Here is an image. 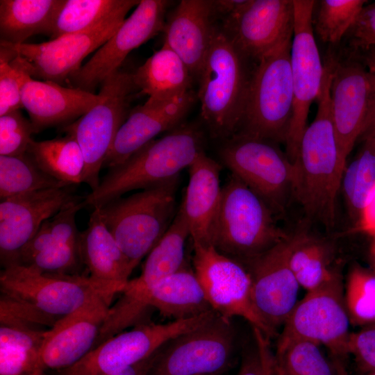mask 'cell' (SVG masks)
Listing matches in <instances>:
<instances>
[{
  "mask_svg": "<svg viewBox=\"0 0 375 375\" xmlns=\"http://www.w3.org/2000/svg\"><path fill=\"white\" fill-rule=\"evenodd\" d=\"M331 69L324 65L318 108L301 140L296 161L294 199L310 222L331 231L336 224L337 200L347 158L340 147L331 103Z\"/></svg>",
  "mask_w": 375,
  "mask_h": 375,
  "instance_id": "obj_1",
  "label": "cell"
},
{
  "mask_svg": "<svg viewBox=\"0 0 375 375\" xmlns=\"http://www.w3.org/2000/svg\"><path fill=\"white\" fill-rule=\"evenodd\" d=\"M203 133L197 126H178L110 169L97 188L83 198V208H101L127 192L144 190L178 176L203 151Z\"/></svg>",
  "mask_w": 375,
  "mask_h": 375,
  "instance_id": "obj_2",
  "label": "cell"
},
{
  "mask_svg": "<svg viewBox=\"0 0 375 375\" xmlns=\"http://www.w3.org/2000/svg\"><path fill=\"white\" fill-rule=\"evenodd\" d=\"M256 65L217 27L198 92L201 117L214 138L225 140L237 133Z\"/></svg>",
  "mask_w": 375,
  "mask_h": 375,
  "instance_id": "obj_3",
  "label": "cell"
},
{
  "mask_svg": "<svg viewBox=\"0 0 375 375\" xmlns=\"http://www.w3.org/2000/svg\"><path fill=\"white\" fill-rule=\"evenodd\" d=\"M265 201L232 174L222 186L211 245L239 262L269 250L290 235Z\"/></svg>",
  "mask_w": 375,
  "mask_h": 375,
  "instance_id": "obj_4",
  "label": "cell"
},
{
  "mask_svg": "<svg viewBox=\"0 0 375 375\" xmlns=\"http://www.w3.org/2000/svg\"><path fill=\"white\" fill-rule=\"evenodd\" d=\"M178 176L110 201L103 219L133 271L170 226L176 212Z\"/></svg>",
  "mask_w": 375,
  "mask_h": 375,
  "instance_id": "obj_5",
  "label": "cell"
},
{
  "mask_svg": "<svg viewBox=\"0 0 375 375\" xmlns=\"http://www.w3.org/2000/svg\"><path fill=\"white\" fill-rule=\"evenodd\" d=\"M292 38L256 63L237 133L285 144L294 108Z\"/></svg>",
  "mask_w": 375,
  "mask_h": 375,
  "instance_id": "obj_6",
  "label": "cell"
},
{
  "mask_svg": "<svg viewBox=\"0 0 375 375\" xmlns=\"http://www.w3.org/2000/svg\"><path fill=\"white\" fill-rule=\"evenodd\" d=\"M224 141L219 150L222 162L276 217L283 215L294 199L296 169L280 144L238 133Z\"/></svg>",
  "mask_w": 375,
  "mask_h": 375,
  "instance_id": "obj_7",
  "label": "cell"
},
{
  "mask_svg": "<svg viewBox=\"0 0 375 375\" xmlns=\"http://www.w3.org/2000/svg\"><path fill=\"white\" fill-rule=\"evenodd\" d=\"M133 74L119 69L100 85L97 103L74 122L63 127L77 140L85 160L83 182L94 191L99 172L115 136L128 117L133 92Z\"/></svg>",
  "mask_w": 375,
  "mask_h": 375,
  "instance_id": "obj_8",
  "label": "cell"
},
{
  "mask_svg": "<svg viewBox=\"0 0 375 375\" xmlns=\"http://www.w3.org/2000/svg\"><path fill=\"white\" fill-rule=\"evenodd\" d=\"M350 324L340 269L297 303L283 324L278 342L310 341L325 346L333 357L342 360L349 355Z\"/></svg>",
  "mask_w": 375,
  "mask_h": 375,
  "instance_id": "obj_9",
  "label": "cell"
},
{
  "mask_svg": "<svg viewBox=\"0 0 375 375\" xmlns=\"http://www.w3.org/2000/svg\"><path fill=\"white\" fill-rule=\"evenodd\" d=\"M236 344L232 321L216 313L165 343L149 375H217L231 364Z\"/></svg>",
  "mask_w": 375,
  "mask_h": 375,
  "instance_id": "obj_10",
  "label": "cell"
},
{
  "mask_svg": "<svg viewBox=\"0 0 375 375\" xmlns=\"http://www.w3.org/2000/svg\"><path fill=\"white\" fill-rule=\"evenodd\" d=\"M0 288L2 294L57 319L76 311L97 297L115 295L89 276L44 273L22 265L3 268Z\"/></svg>",
  "mask_w": 375,
  "mask_h": 375,
  "instance_id": "obj_11",
  "label": "cell"
},
{
  "mask_svg": "<svg viewBox=\"0 0 375 375\" xmlns=\"http://www.w3.org/2000/svg\"><path fill=\"white\" fill-rule=\"evenodd\" d=\"M213 310L197 317L165 324L140 323L108 338L78 362L60 371L61 375H108L148 358L172 338L212 318Z\"/></svg>",
  "mask_w": 375,
  "mask_h": 375,
  "instance_id": "obj_12",
  "label": "cell"
},
{
  "mask_svg": "<svg viewBox=\"0 0 375 375\" xmlns=\"http://www.w3.org/2000/svg\"><path fill=\"white\" fill-rule=\"evenodd\" d=\"M192 245L194 272L212 309L227 319L242 317L269 338L274 337L255 308L247 268L210 244Z\"/></svg>",
  "mask_w": 375,
  "mask_h": 375,
  "instance_id": "obj_13",
  "label": "cell"
},
{
  "mask_svg": "<svg viewBox=\"0 0 375 375\" xmlns=\"http://www.w3.org/2000/svg\"><path fill=\"white\" fill-rule=\"evenodd\" d=\"M294 18L290 62L294 108L285 153L292 162L297 160L302 135L307 128L310 107L322 86L324 65L315 39L312 16L316 1L293 0Z\"/></svg>",
  "mask_w": 375,
  "mask_h": 375,
  "instance_id": "obj_14",
  "label": "cell"
},
{
  "mask_svg": "<svg viewBox=\"0 0 375 375\" xmlns=\"http://www.w3.org/2000/svg\"><path fill=\"white\" fill-rule=\"evenodd\" d=\"M171 1L140 0L117 31L68 80L73 88L94 93L110 74L120 69L133 49L163 32Z\"/></svg>",
  "mask_w": 375,
  "mask_h": 375,
  "instance_id": "obj_15",
  "label": "cell"
},
{
  "mask_svg": "<svg viewBox=\"0 0 375 375\" xmlns=\"http://www.w3.org/2000/svg\"><path fill=\"white\" fill-rule=\"evenodd\" d=\"M131 9L117 12L87 31L62 35L45 42L1 43L24 60L32 77L60 84L76 72L83 60L117 31Z\"/></svg>",
  "mask_w": 375,
  "mask_h": 375,
  "instance_id": "obj_16",
  "label": "cell"
},
{
  "mask_svg": "<svg viewBox=\"0 0 375 375\" xmlns=\"http://www.w3.org/2000/svg\"><path fill=\"white\" fill-rule=\"evenodd\" d=\"M296 239L297 232L290 233L265 252L240 262L251 278L255 308L274 336L298 302L300 285L290 265Z\"/></svg>",
  "mask_w": 375,
  "mask_h": 375,
  "instance_id": "obj_17",
  "label": "cell"
},
{
  "mask_svg": "<svg viewBox=\"0 0 375 375\" xmlns=\"http://www.w3.org/2000/svg\"><path fill=\"white\" fill-rule=\"evenodd\" d=\"M293 0H244L224 18L222 30L248 59L258 63L293 36Z\"/></svg>",
  "mask_w": 375,
  "mask_h": 375,
  "instance_id": "obj_18",
  "label": "cell"
},
{
  "mask_svg": "<svg viewBox=\"0 0 375 375\" xmlns=\"http://www.w3.org/2000/svg\"><path fill=\"white\" fill-rule=\"evenodd\" d=\"M331 68V103L337 139L347 158L360 135L369 99L367 69L356 51H328Z\"/></svg>",
  "mask_w": 375,
  "mask_h": 375,
  "instance_id": "obj_19",
  "label": "cell"
},
{
  "mask_svg": "<svg viewBox=\"0 0 375 375\" xmlns=\"http://www.w3.org/2000/svg\"><path fill=\"white\" fill-rule=\"evenodd\" d=\"M78 197L71 186L51 188L1 199L0 260L3 268L19 256L42 223Z\"/></svg>",
  "mask_w": 375,
  "mask_h": 375,
  "instance_id": "obj_20",
  "label": "cell"
},
{
  "mask_svg": "<svg viewBox=\"0 0 375 375\" xmlns=\"http://www.w3.org/2000/svg\"><path fill=\"white\" fill-rule=\"evenodd\" d=\"M112 299L97 297L46 331L40 352L43 371L70 367L94 349Z\"/></svg>",
  "mask_w": 375,
  "mask_h": 375,
  "instance_id": "obj_21",
  "label": "cell"
},
{
  "mask_svg": "<svg viewBox=\"0 0 375 375\" xmlns=\"http://www.w3.org/2000/svg\"><path fill=\"white\" fill-rule=\"evenodd\" d=\"M194 97L192 91L171 99L149 97L132 110L119 128L103 167L122 164L160 133L178 127Z\"/></svg>",
  "mask_w": 375,
  "mask_h": 375,
  "instance_id": "obj_22",
  "label": "cell"
},
{
  "mask_svg": "<svg viewBox=\"0 0 375 375\" xmlns=\"http://www.w3.org/2000/svg\"><path fill=\"white\" fill-rule=\"evenodd\" d=\"M213 1L182 0L167 17L166 43L198 78L217 29Z\"/></svg>",
  "mask_w": 375,
  "mask_h": 375,
  "instance_id": "obj_23",
  "label": "cell"
},
{
  "mask_svg": "<svg viewBox=\"0 0 375 375\" xmlns=\"http://www.w3.org/2000/svg\"><path fill=\"white\" fill-rule=\"evenodd\" d=\"M99 99L98 94L33 78L26 82L22 92V106L28 114L34 133L74 122Z\"/></svg>",
  "mask_w": 375,
  "mask_h": 375,
  "instance_id": "obj_24",
  "label": "cell"
},
{
  "mask_svg": "<svg viewBox=\"0 0 375 375\" xmlns=\"http://www.w3.org/2000/svg\"><path fill=\"white\" fill-rule=\"evenodd\" d=\"M188 169L189 181L179 210L192 242L211 245L222 196L221 166L201 151Z\"/></svg>",
  "mask_w": 375,
  "mask_h": 375,
  "instance_id": "obj_25",
  "label": "cell"
},
{
  "mask_svg": "<svg viewBox=\"0 0 375 375\" xmlns=\"http://www.w3.org/2000/svg\"><path fill=\"white\" fill-rule=\"evenodd\" d=\"M79 251L92 281L115 294L123 291L133 271L99 208H93L88 227L80 233Z\"/></svg>",
  "mask_w": 375,
  "mask_h": 375,
  "instance_id": "obj_26",
  "label": "cell"
},
{
  "mask_svg": "<svg viewBox=\"0 0 375 375\" xmlns=\"http://www.w3.org/2000/svg\"><path fill=\"white\" fill-rule=\"evenodd\" d=\"M140 303L174 320L192 318L213 310L195 272L186 265L152 285L142 295Z\"/></svg>",
  "mask_w": 375,
  "mask_h": 375,
  "instance_id": "obj_27",
  "label": "cell"
},
{
  "mask_svg": "<svg viewBox=\"0 0 375 375\" xmlns=\"http://www.w3.org/2000/svg\"><path fill=\"white\" fill-rule=\"evenodd\" d=\"M189 237L188 224L178 209L169 228L147 256L140 275L129 279L121 295L142 305L140 299L147 290L185 265V246Z\"/></svg>",
  "mask_w": 375,
  "mask_h": 375,
  "instance_id": "obj_28",
  "label": "cell"
},
{
  "mask_svg": "<svg viewBox=\"0 0 375 375\" xmlns=\"http://www.w3.org/2000/svg\"><path fill=\"white\" fill-rule=\"evenodd\" d=\"M133 77L137 88L150 98L171 99L190 91V70L165 42L133 73Z\"/></svg>",
  "mask_w": 375,
  "mask_h": 375,
  "instance_id": "obj_29",
  "label": "cell"
},
{
  "mask_svg": "<svg viewBox=\"0 0 375 375\" xmlns=\"http://www.w3.org/2000/svg\"><path fill=\"white\" fill-rule=\"evenodd\" d=\"M65 0H1V42L25 43L37 34L51 35Z\"/></svg>",
  "mask_w": 375,
  "mask_h": 375,
  "instance_id": "obj_30",
  "label": "cell"
},
{
  "mask_svg": "<svg viewBox=\"0 0 375 375\" xmlns=\"http://www.w3.org/2000/svg\"><path fill=\"white\" fill-rule=\"evenodd\" d=\"M292 249L290 265L300 285L312 290L328 281L338 269L336 245L333 238L299 229Z\"/></svg>",
  "mask_w": 375,
  "mask_h": 375,
  "instance_id": "obj_31",
  "label": "cell"
},
{
  "mask_svg": "<svg viewBox=\"0 0 375 375\" xmlns=\"http://www.w3.org/2000/svg\"><path fill=\"white\" fill-rule=\"evenodd\" d=\"M358 141L362 146L356 158L346 165L340 186L349 217L356 231L375 189V131L363 134Z\"/></svg>",
  "mask_w": 375,
  "mask_h": 375,
  "instance_id": "obj_32",
  "label": "cell"
},
{
  "mask_svg": "<svg viewBox=\"0 0 375 375\" xmlns=\"http://www.w3.org/2000/svg\"><path fill=\"white\" fill-rule=\"evenodd\" d=\"M26 153L45 173L66 186L83 182L85 160L76 138L69 133L51 140H32Z\"/></svg>",
  "mask_w": 375,
  "mask_h": 375,
  "instance_id": "obj_33",
  "label": "cell"
},
{
  "mask_svg": "<svg viewBox=\"0 0 375 375\" xmlns=\"http://www.w3.org/2000/svg\"><path fill=\"white\" fill-rule=\"evenodd\" d=\"M46 331L0 325V375H42L40 352Z\"/></svg>",
  "mask_w": 375,
  "mask_h": 375,
  "instance_id": "obj_34",
  "label": "cell"
},
{
  "mask_svg": "<svg viewBox=\"0 0 375 375\" xmlns=\"http://www.w3.org/2000/svg\"><path fill=\"white\" fill-rule=\"evenodd\" d=\"M138 0H65L55 19L51 38L85 32L113 15L136 7Z\"/></svg>",
  "mask_w": 375,
  "mask_h": 375,
  "instance_id": "obj_35",
  "label": "cell"
},
{
  "mask_svg": "<svg viewBox=\"0 0 375 375\" xmlns=\"http://www.w3.org/2000/svg\"><path fill=\"white\" fill-rule=\"evenodd\" d=\"M276 375H339L334 359L320 345L302 340L277 342L274 353Z\"/></svg>",
  "mask_w": 375,
  "mask_h": 375,
  "instance_id": "obj_36",
  "label": "cell"
},
{
  "mask_svg": "<svg viewBox=\"0 0 375 375\" xmlns=\"http://www.w3.org/2000/svg\"><path fill=\"white\" fill-rule=\"evenodd\" d=\"M67 187L40 169L27 153L0 156V198Z\"/></svg>",
  "mask_w": 375,
  "mask_h": 375,
  "instance_id": "obj_37",
  "label": "cell"
},
{
  "mask_svg": "<svg viewBox=\"0 0 375 375\" xmlns=\"http://www.w3.org/2000/svg\"><path fill=\"white\" fill-rule=\"evenodd\" d=\"M344 301L351 324L375 325V272L353 264L344 283Z\"/></svg>",
  "mask_w": 375,
  "mask_h": 375,
  "instance_id": "obj_38",
  "label": "cell"
},
{
  "mask_svg": "<svg viewBox=\"0 0 375 375\" xmlns=\"http://www.w3.org/2000/svg\"><path fill=\"white\" fill-rule=\"evenodd\" d=\"M365 0H322L317 5L312 26L319 39L330 45L338 44L356 19Z\"/></svg>",
  "mask_w": 375,
  "mask_h": 375,
  "instance_id": "obj_39",
  "label": "cell"
},
{
  "mask_svg": "<svg viewBox=\"0 0 375 375\" xmlns=\"http://www.w3.org/2000/svg\"><path fill=\"white\" fill-rule=\"evenodd\" d=\"M32 77L24 60L10 47L0 48V116L23 108L22 92Z\"/></svg>",
  "mask_w": 375,
  "mask_h": 375,
  "instance_id": "obj_40",
  "label": "cell"
},
{
  "mask_svg": "<svg viewBox=\"0 0 375 375\" xmlns=\"http://www.w3.org/2000/svg\"><path fill=\"white\" fill-rule=\"evenodd\" d=\"M33 133L30 119L25 118L19 110L0 116V156L26 153Z\"/></svg>",
  "mask_w": 375,
  "mask_h": 375,
  "instance_id": "obj_41",
  "label": "cell"
},
{
  "mask_svg": "<svg viewBox=\"0 0 375 375\" xmlns=\"http://www.w3.org/2000/svg\"><path fill=\"white\" fill-rule=\"evenodd\" d=\"M251 328V340L235 375H276L270 338L258 328Z\"/></svg>",
  "mask_w": 375,
  "mask_h": 375,
  "instance_id": "obj_42",
  "label": "cell"
},
{
  "mask_svg": "<svg viewBox=\"0 0 375 375\" xmlns=\"http://www.w3.org/2000/svg\"><path fill=\"white\" fill-rule=\"evenodd\" d=\"M56 317L42 313L21 300L1 294V325L17 326L44 330L40 326L51 328L58 320Z\"/></svg>",
  "mask_w": 375,
  "mask_h": 375,
  "instance_id": "obj_43",
  "label": "cell"
},
{
  "mask_svg": "<svg viewBox=\"0 0 375 375\" xmlns=\"http://www.w3.org/2000/svg\"><path fill=\"white\" fill-rule=\"evenodd\" d=\"M344 38L351 51L375 47V2L364 6Z\"/></svg>",
  "mask_w": 375,
  "mask_h": 375,
  "instance_id": "obj_44",
  "label": "cell"
},
{
  "mask_svg": "<svg viewBox=\"0 0 375 375\" xmlns=\"http://www.w3.org/2000/svg\"><path fill=\"white\" fill-rule=\"evenodd\" d=\"M348 351L349 355L354 357L362 374L375 370V325L365 326L358 331L351 333Z\"/></svg>",
  "mask_w": 375,
  "mask_h": 375,
  "instance_id": "obj_45",
  "label": "cell"
},
{
  "mask_svg": "<svg viewBox=\"0 0 375 375\" xmlns=\"http://www.w3.org/2000/svg\"><path fill=\"white\" fill-rule=\"evenodd\" d=\"M356 52L367 69L370 87L368 108L360 137L375 131V47Z\"/></svg>",
  "mask_w": 375,
  "mask_h": 375,
  "instance_id": "obj_46",
  "label": "cell"
},
{
  "mask_svg": "<svg viewBox=\"0 0 375 375\" xmlns=\"http://www.w3.org/2000/svg\"><path fill=\"white\" fill-rule=\"evenodd\" d=\"M358 231L365 232L375 240V189L365 206Z\"/></svg>",
  "mask_w": 375,
  "mask_h": 375,
  "instance_id": "obj_47",
  "label": "cell"
},
{
  "mask_svg": "<svg viewBox=\"0 0 375 375\" xmlns=\"http://www.w3.org/2000/svg\"><path fill=\"white\" fill-rule=\"evenodd\" d=\"M159 350L137 364L122 371L108 375H149L156 362Z\"/></svg>",
  "mask_w": 375,
  "mask_h": 375,
  "instance_id": "obj_48",
  "label": "cell"
},
{
  "mask_svg": "<svg viewBox=\"0 0 375 375\" xmlns=\"http://www.w3.org/2000/svg\"><path fill=\"white\" fill-rule=\"evenodd\" d=\"M335 363L339 375H349L342 360H336ZM362 375H375V370L367 372Z\"/></svg>",
  "mask_w": 375,
  "mask_h": 375,
  "instance_id": "obj_49",
  "label": "cell"
},
{
  "mask_svg": "<svg viewBox=\"0 0 375 375\" xmlns=\"http://www.w3.org/2000/svg\"><path fill=\"white\" fill-rule=\"evenodd\" d=\"M369 262L371 265L370 268L375 272V241H374L372 244L369 254Z\"/></svg>",
  "mask_w": 375,
  "mask_h": 375,
  "instance_id": "obj_50",
  "label": "cell"
}]
</instances>
